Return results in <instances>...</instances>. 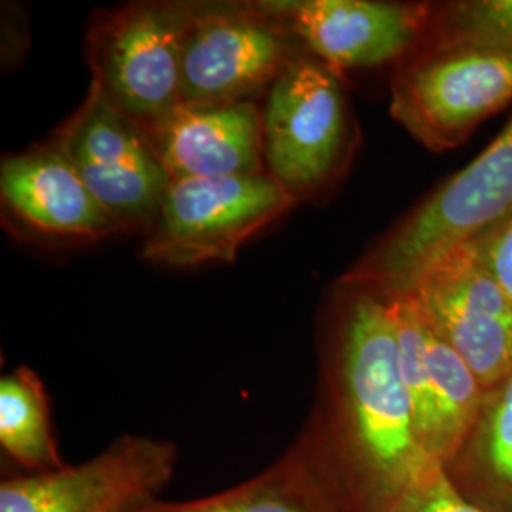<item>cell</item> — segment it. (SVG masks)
I'll list each match as a JSON object with an SVG mask.
<instances>
[{
    "instance_id": "10",
    "label": "cell",
    "mask_w": 512,
    "mask_h": 512,
    "mask_svg": "<svg viewBox=\"0 0 512 512\" xmlns=\"http://www.w3.org/2000/svg\"><path fill=\"white\" fill-rule=\"evenodd\" d=\"M408 296L486 389L511 372V300L469 243L435 262Z\"/></svg>"
},
{
    "instance_id": "2",
    "label": "cell",
    "mask_w": 512,
    "mask_h": 512,
    "mask_svg": "<svg viewBox=\"0 0 512 512\" xmlns=\"http://www.w3.org/2000/svg\"><path fill=\"white\" fill-rule=\"evenodd\" d=\"M512 209V120L471 164L446 179L397 222L342 277L387 300L416 289L442 256L452 253Z\"/></svg>"
},
{
    "instance_id": "14",
    "label": "cell",
    "mask_w": 512,
    "mask_h": 512,
    "mask_svg": "<svg viewBox=\"0 0 512 512\" xmlns=\"http://www.w3.org/2000/svg\"><path fill=\"white\" fill-rule=\"evenodd\" d=\"M133 512H346L310 454L293 444L255 476L215 495L190 501H148Z\"/></svg>"
},
{
    "instance_id": "17",
    "label": "cell",
    "mask_w": 512,
    "mask_h": 512,
    "mask_svg": "<svg viewBox=\"0 0 512 512\" xmlns=\"http://www.w3.org/2000/svg\"><path fill=\"white\" fill-rule=\"evenodd\" d=\"M425 323V321H423ZM427 363L435 399V442L433 461L444 467L458 452L461 442L475 425L486 387L475 372L425 323Z\"/></svg>"
},
{
    "instance_id": "3",
    "label": "cell",
    "mask_w": 512,
    "mask_h": 512,
    "mask_svg": "<svg viewBox=\"0 0 512 512\" xmlns=\"http://www.w3.org/2000/svg\"><path fill=\"white\" fill-rule=\"evenodd\" d=\"M512 103V54L475 42H420L395 65L389 112L431 152L461 147Z\"/></svg>"
},
{
    "instance_id": "4",
    "label": "cell",
    "mask_w": 512,
    "mask_h": 512,
    "mask_svg": "<svg viewBox=\"0 0 512 512\" xmlns=\"http://www.w3.org/2000/svg\"><path fill=\"white\" fill-rule=\"evenodd\" d=\"M192 2H133L99 12L86 37L92 88L152 133L183 103Z\"/></svg>"
},
{
    "instance_id": "16",
    "label": "cell",
    "mask_w": 512,
    "mask_h": 512,
    "mask_svg": "<svg viewBox=\"0 0 512 512\" xmlns=\"http://www.w3.org/2000/svg\"><path fill=\"white\" fill-rule=\"evenodd\" d=\"M0 448L27 475L65 467L46 387L29 366H18L0 380Z\"/></svg>"
},
{
    "instance_id": "20",
    "label": "cell",
    "mask_w": 512,
    "mask_h": 512,
    "mask_svg": "<svg viewBox=\"0 0 512 512\" xmlns=\"http://www.w3.org/2000/svg\"><path fill=\"white\" fill-rule=\"evenodd\" d=\"M467 243L512 304V209Z\"/></svg>"
},
{
    "instance_id": "11",
    "label": "cell",
    "mask_w": 512,
    "mask_h": 512,
    "mask_svg": "<svg viewBox=\"0 0 512 512\" xmlns=\"http://www.w3.org/2000/svg\"><path fill=\"white\" fill-rule=\"evenodd\" d=\"M260 6L329 69L397 65L427 31L431 2L275 0Z\"/></svg>"
},
{
    "instance_id": "5",
    "label": "cell",
    "mask_w": 512,
    "mask_h": 512,
    "mask_svg": "<svg viewBox=\"0 0 512 512\" xmlns=\"http://www.w3.org/2000/svg\"><path fill=\"white\" fill-rule=\"evenodd\" d=\"M355 145V118L340 74L302 52L266 93V171L296 202L311 200L344 175Z\"/></svg>"
},
{
    "instance_id": "1",
    "label": "cell",
    "mask_w": 512,
    "mask_h": 512,
    "mask_svg": "<svg viewBox=\"0 0 512 512\" xmlns=\"http://www.w3.org/2000/svg\"><path fill=\"white\" fill-rule=\"evenodd\" d=\"M300 444L346 512H393L431 467L404 389L391 302L340 283Z\"/></svg>"
},
{
    "instance_id": "18",
    "label": "cell",
    "mask_w": 512,
    "mask_h": 512,
    "mask_svg": "<svg viewBox=\"0 0 512 512\" xmlns=\"http://www.w3.org/2000/svg\"><path fill=\"white\" fill-rule=\"evenodd\" d=\"M475 42L512 54V0L431 2L420 42Z\"/></svg>"
},
{
    "instance_id": "15",
    "label": "cell",
    "mask_w": 512,
    "mask_h": 512,
    "mask_svg": "<svg viewBox=\"0 0 512 512\" xmlns=\"http://www.w3.org/2000/svg\"><path fill=\"white\" fill-rule=\"evenodd\" d=\"M442 471L482 511L512 512V370L486 391L475 425Z\"/></svg>"
},
{
    "instance_id": "12",
    "label": "cell",
    "mask_w": 512,
    "mask_h": 512,
    "mask_svg": "<svg viewBox=\"0 0 512 512\" xmlns=\"http://www.w3.org/2000/svg\"><path fill=\"white\" fill-rule=\"evenodd\" d=\"M0 202L4 220L21 238L82 245L120 234L54 143L2 160Z\"/></svg>"
},
{
    "instance_id": "6",
    "label": "cell",
    "mask_w": 512,
    "mask_h": 512,
    "mask_svg": "<svg viewBox=\"0 0 512 512\" xmlns=\"http://www.w3.org/2000/svg\"><path fill=\"white\" fill-rule=\"evenodd\" d=\"M294 205V196L268 171L171 181L147 234L143 258L173 268L234 262L243 243Z\"/></svg>"
},
{
    "instance_id": "9",
    "label": "cell",
    "mask_w": 512,
    "mask_h": 512,
    "mask_svg": "<svg viewBox=\"0 0 512 512\" xmlns=\"http://www.w3.org/2000/svg\"><path fill=\"white\" fill-rule=\"evenodd\" d=\"M177 461L175 442L122 435L84 463L2 478L0 512H133L160 497Z\"/></svg>"
},
{
    "instance_id": "13",
    "label": "cell",
    "mask_w": 512,
    "mask_h": 512,
    "mask_svg": "<svg viewBox=\"0 0 512 512\" xmlns=\"http://www.w3.org/2000/svg\"><path fill=\"white\" fill-rule=\"evenodd\" d=\"M171 181L245 177L266 171L256 101L181 103L150 133Z\"/></svg>"
},
{
    "instance_id": "19",
    "label": "cell",
    "mask_w": 512,
    "mask_h": 512,
    "mask_svg": "<svg viewBox=\"0 0 512 512\" xmlns=\"http://www.w3.org/2000/svg\"><path fill=\"white\" fill-rule=\"evenodd\" d=\"M393 512H486L467 501L435 465L404 495Z\"/></svg>"
},
{
    "instance_id": "8",
    "label": "cell",
    "mask_w": 512,
    "mask_h": 512,
    "mask_svg": "<svg viewBox=\"0 0 512 512\" xmlns=\"http://www.w3.org/2000/svg\"><path fill=\"white\" fill-rule=\"evenodd\" d=\"M260 2H192L183 55V103L255 101L304 50Z\"/></svg>"
},
{
    "instance_id": "7",
    "label": "cell",
    "mask_w": 512,
    "mask_h": 512,
    "mask_svg": "<svg viewBox=\"0 0 512 512\" xmlns=\"http://www.w3.org/2000/svg\"><path fill=\"white\" fill-rule=\"evenodd\" d=\"M120 234L145 232L158 219L169 175L147 129L90 86L82 105L52 139Z\"/></svg>"
}]
</instances>
